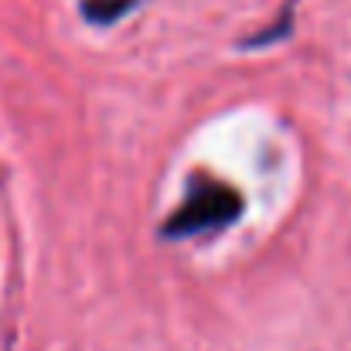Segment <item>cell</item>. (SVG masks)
I'll return each instance as SVG.
<instances>
[{
    "label": "cell",
    "mask_w": 351,
    "mask_h": 351,
    "mask_svg": "<svg viewBox=\"0 0 351 351\" xmlns=\"http://www.w3.org/2000/svg\"><path fill=\"white\" fill-rule=\"evenodd\" d=\"M242 202L235 195L232 188H222V184H212V181H202L188 202L171 215L167 222V235H195V232H205V229H219L226 222H232L239 215Z\"/></svg>",
    "instance_id": "6da1fadb"
},
{
    "label": "cell",
    "mask_w": 351,
    "mask_h": 351,
    "mask_svg": "<svg viewBox=\"0 0 351 351\" xmlns=\"http://www.w3.org/2000/svg\"><path fill=\"white\" fill-rule=\"evenodd\" d=\"M126 7H130V0H89V3H86V14H89L93 21L106 24V21L119 17Z\"/></svg>",
    "instance_id": "7a4b0ae2"
}]
</instances>
